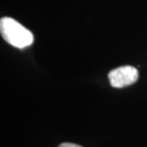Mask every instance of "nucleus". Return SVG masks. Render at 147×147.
Masks as SVG:
<instances>
[{
  "mask_svg": "<svg viewBox=\"0 0 147 147\" xmlns=\"http://www.w3.org/2000/svg\"><path fill=\"white\" fill-rule=\"evenodd\" d=\"M58 147H82L80 145L75 144V143H70V142H65V143H61Z\"/></svg>",
  "mask_w": 147,
  "mask_h": 147,
  "instance_id": "3",
  "label": "nucleus"
},
{
  "mask_svg": "<svg viewBox=\"0 0 147 147\" xmlns=\"http://www.w3.org/2000/svg\"><path fill=\"white\" fill-rule=\"evenodd\" d=\"M0 32L2 37L11 46L23 49L34 42V34L27 28L11 17L0 20Z\"/></svg>",
  "mask_w": 147,
  "mask_h": 147,
  "instance_id": "1",
  "label": "nucleus"
},
{
  "mask_svg": "<svg viewBox=\"0 0 147 147\" xmlns=\"http://www.w3.org/2000/svg\"><path fill=\"white\" fill-rule=\"evenodd\" d=\"M111 86L114 88H123L134 84L139 78V72L133 66H121L108 74Z\"/></svg>",
  "mask_w": 147,
  "mask_h": 147,
  "instance_id": "2",
  "label": "nucleus"
}]
</instances>
